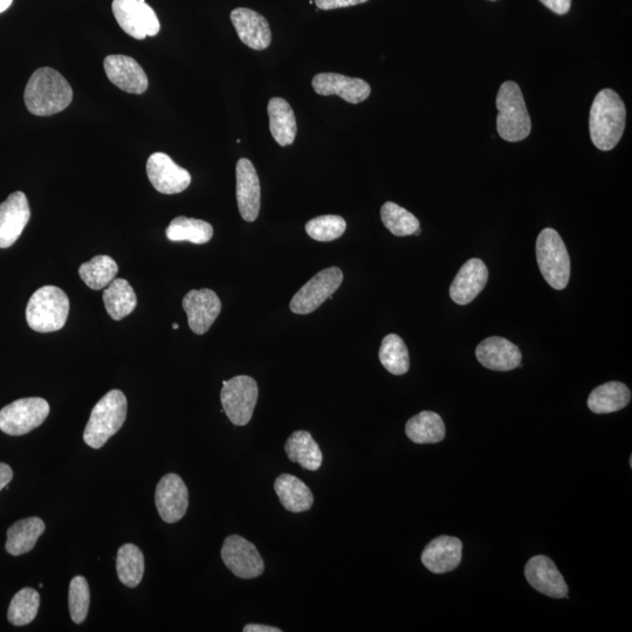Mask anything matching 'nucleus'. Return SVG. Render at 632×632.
<instances>
[{
  "instance_id": "nucleus-1",
  "label": "nucleus",
  "mask_w": 632,
  "mask_h": 632,
  "mask_svg": "<svg viewBox=\"0 0 632 632\" xmlns=\"http://www.w3.org/2000/svg\"><path fill=\"white\" fill-rule=\"evenodd\" d=\"M24 100L33 115L51 116L71 105L73 89L58 71L39 68L27 82Z\"/></svg>"
},
{
  "instance_id": "nucleus-2",
  "label": "nucleus",
  "mask_w": 632,
  "mask_h": 632,
  "mask_svg": "<svg viewBox=\"0 0 632 632\" xmlns=\"http://www.w3.org/2000/svg\"><path fill=\"white\" fill-rule=\"evenodd\" d=\"M627 109L621 96L606 88L596 95L589 114V132L594 146L602 151L613 150L621 141Z\"/></svg>"
},
{
  "instance_id": "nucleus-3",
  "label": "nucleus",
  "mask_w": 632,
  "mask_h": 632,
  "mask_svg": "<svg viewBox=\"0 0 632 632\" xmlns=\"http://www.w3.org/2000/svg\"><path fill=\"white\" fill-rule=\"evenodd\" d=\"M127 409L125 394L120 390L109 391L92 410L84 432L85 443L95 450L103 448L125 424Z\"/></svg>"
},
{
  "instance_id": "nucleus-4",
  "label": "nucleus",
  "mask_w": 632,
  "mask_h": 632,
  "mask_svg": "<svg viewBox=\"0 0 632 632\" xmlns=\"http://www.w3.org/2000/svg\"><path fill=\"white\" fill-rule=\"evenodd\" d=\"M497 129L501 139L507 142L526 140L531 134L532 121L528 114L524 95L514 81H506L497 95Z\"/></svg>"
},
{
  "instance_id": "nucleus-5",
  "label": "nucleus",
  "mask_w": 632,
  "mask_h": 632,
  "mask_svg": "<svg viewBox=\"0 0 632 632\" xmlns=\"http://www.w3.org/2000/svg\"><path fill=\"white\" fill-rule=\"evenodd\" d=\"M70 300L61 288L44 286L34 293L26 307V321L33 331L52 333L66 325Z\"/></svg>"
},
{
  "instance_id": "nucleus-6",
  "label": "nucleus",
  "mask_w": 632,
  "mask_h": 632,
  "mask_svg": "<svg viewBox=\"0 0 632 632\" xmlns=\"http://www.w3.org/2000/svg\"><path fill=\"white\" fill-rule=\"evenodd\" d=\"M537 259L542 277L554 290H565L570 278V258L565 243L553 229H544L537 239Z\"/></svg>"
},
{
  "instance_id": "nucleus-7",
  "label": "nucleus",
  "mask_w": 632,
  "mask_h": 632,
  "mask_svg": "<svg viewBox=\"0 0 632 632\" xmlns=\"http://www.w3.org/2000/svg\"><path fill=\"white\" fill-rule=\"evenodd\" d=\"M48 415L50 404L44 398H22L0 411V430L6 435L23 436L39 428Z\"/></svg>"
},
{
  "instance_id": "nucleus-8",
  "label": "nucleus",
  "mask_w": 632,
  "mask_h": 632,
  "mask_svg": "<svg viewBox=\"0 0 632 632\" xmlns=\"http://www.w3.org/2000/svg\"><path fill=\"white\" fill-rule=\"evenodd\" d=\"M258 396V384L250 376L240 375L223 382L221 401L232 424L244 427L251 421Z\"/></svg>"
},
{
  "instance_id": "nucleus-9",
  "label": "nucleus",
  "mask_w": 632,
  "mask_h": 632,
  "mask_svg": "<svg viewBox=\"0 0 632 632\" xmlns=\"http://www.w3.org/2000/svg\"><path fill=\"white\" fill-rule=\"evenodd\" d=\"M343 281V273L339 267H328L322 270L294 295L290 308L295 314H311L327 299L339 290Z\"/></svg>"
},
{
  "instance_id": "nucleus-10",
  "label": "nucleus",
  "mask_w": 632,
  "mask_h": 632,
  "mask_svg": "<svg viewBox=\"0 0 632 632\" xmlns=\"http://www.w3.org/2000/svg\"><path fill=\"white\" fill-rule=\"evenodd\" d=\"M113 13L121 29L137 40L155 37L160 32V20L146 0H114Z\"/></svg>"
},
{
  "instance_id": "nucleus-11",
  "label": "nucleus",
  "mask_w": 632,
  "mask_h": 632,
  "mask_svg": "<svg viewBox=\"0 0 632 632\" xmlns=\"http://www.w3.org/2000/svg\"><path fill=\"white\" fill-rule=\"evenodd\" d=\"M222 559L225 566L240 579H256L263 575L265 570L264 561L257 547L239 535H230L225 539Z\"/></svg>"
},
{
  "instance_id": "nucleus-12",
  "label": "nucleus",
  "mask_w": 632,
  "mask_h": 632,
  "mask_svg": "<svg viewBox=\"0 0 632 632\" xmlns=\"http://www.w3.org/2000/svg\"><path fill=\"white\" fill-rule=\"evenodd\" d=\"M155 504L160 517L167 524L180 521L189 506V492L183 479L175 473L164 476L156 487Z\"/></svg>"
},
{
  "instance_id": "nucleus-13",
  "label": "nucleus",
  "mask_w": 632,
  "mask_h": 632,
  "mask_svg": "<svg viewBox=\"0 0 632 632\" xmlns=\"http://www.w3.org/2000/svg\"><path fill=\"white\" fill-rule=\"evenodd\" d=\"M147 174L153 187L164 195L181 194L191 183L189 171L177 166L171 157L164 153L150 155Z\"/></svg>"
},
{
  "instance_id": "nucleus-14",
  "label": "nucleus",
  "mask_w": 632,
  "mask_h": 632,
  "mask_svg": "<svg viewBox=\"0 0 632 632\" xmlns=\"http://www.w3.org/2000/svg\"><path fill=\"white\" fill-rule=\"evenodd\" d=\"M182 305L188 315L189 327L197 335L208 332L222 311L221 299L209 288L190 291Z\"/></svg>"
},
{
  "instance_id": "nucleus-15",
  "label": "nucleus",
  "mask_w": 632,
  "mask_h": 632,
  "mask_svg": "<svg viewBox=\"0 0 632 632\" xmlns=\"http://www.w3.org/2000/svg\"><path fill=\"white\" fill-rule=\"evenodd\" d=\"M31 218L27 197L22 191L13 192L0 204V249L15 244Z\"/></svg>"
},
{
  "instance_id": "nucleus-16",
  "label": "nucleus",
  "mask_w": 632,
  "mask_h": 632,
  "mask_svg": "<svg viewBox=\"0 0 632 632\" xmlns=\"http://www.w3.org/2000/svg\"><path fill=\"white\" fill-rule=\"evenodd\" d=\"M525 576L537 592L553 599H568L567 583L548 556L537 555L528 561Z\"/></svg>"
},
{
  "instance_id": "nucleus-17",
  "label": "nucleus",
  "mask_w": 632,
  "mask_h": 632,
  "mask_svg": "<svg viewBox=\"0 0 632 632\" xmlns=\"http://www.w3.org/2000/svg\"><path fill=\"white\" fill-rule=\"evenodd\" d=\"M312 85L316 94L329 96L338 95L341 99L357 105L366 101L372 93V87L367 81L349 78L338 73L316 74Z\"/></svg>"
},
{
  "instance_id": "nucleus-18",
  "label": "nucleus",
  "mask_w": 632,
  "mask_h": 632,
  "mask_svg": "<svg viewBox=\"0 0 632 632\" xmlns=\"http://www.w3.org/2000/svg\"><path fill=\"white\" fill-rule=\"evenodd\" d=\"M237 202L240 216L244 221H256L260 212V181L253 163L242 158L237 163Z\"/></svg>"
},
{
  "instance_id": "nucleus-19",
  "label": "nucleus",
  "mask_w": 632,
  "mask_h": 632,
  "mask_svg": "<svg viewBox=\"0 0 632 632\" xmlns=\"http://www.w3.org/2000/svg\"><path fill=\"white\" fill-rule=\"evenodd\" d=\"M489 270L483 260H467L450 286V297L457 305H469L484 290Z\"/></svg>"
},
{
  "instance_id": "nucleus-20",
  "label": "nucleus",
  "mask_w": 632,
  "mask_h": 632,
  "mask_svg": "<svg viewBox=\"0 0 632 632\" xmlns=\"http://www.w3.org/2000/svg\"><path fill=\"white\" fill-rule=\"evenodd\" d=\"M105 71L109 80L130 94H143L148 89L146 72L136 60L127 56H108L105 59Z\"/></svg>"
},
{
  "instance_id": "nucleus-21",
  "label": "nucleus",
  "mask_w": 632,
  "mask_h": 632,
  "mask_svg": "<svg viewBox=\"0 0 632 632\" xmlns=\"http://www.w3.org/2000/svg\"><path fill=\"white\" fill-rule=\"evenodd\" d=\"M231 22L238 37L246 46L254 51H264L271 45L272 33L266 18L258 12L238 8L231 12Z\"/></svg>"
},
{
  "instance_id": "nucleus-22",
  "label": "nucleus",
  "mask_w": 632,
  "mask_h": 632,
  "mask_svg": "<svg viewBox=\"0 0 632 632\" xmlns=\"http://www.w3.org/2000/svg\"><path fill=\"white\" fill-rule=\"evenodd\" d=\"M480 363L494 372H510L520 367L522 354L518 346L499 336H492L480 342L476 349Z\"/></svg>"
},
{
  "instance_id": "nucleus-23",
  "label": "nucleus",
  "mask_w": 632,
  "mask_h": 632,
  "mask_svg": "<svg viewBox=\"0 0 632 632\" xmlns=\"http://www.w3.org/2000/svg\"><path fill=\"white\" fill-rule=\"evenodd\" d=\"M463 544L458 538L442 535L432 540L422 553V562L431 573L452 572L462 562Z\"/></svg>"
},
{
  "instance_id": "nucleus-24",
  "label": "nucleus",
  "mask_w": 632,
  "mask_h": 632,
  "mask_svg": "<svg viewBox=\"0 0 632 632\" xmlns=\"http://www.w3.org/2000/svg\"><path fill=\"white\" fill-rule=\"evenodd\" d=\"M274 490L288 512H307L313 506L312 491L302 480L291 474H281L274 483Z\"/></svg>"
},
{
  "instance_id": "nucleus-25",
  "label": "nucleus",
  "mask_w": 632,
  "mask_h": 632,
  "mask_svg": "<svg viewBox=\"0 0 632 632\" xmlns=\"http://www.w3.org/2000/svg\"><path fill=\"white\" fill-rule=\"evenodd\" d=\"M273 139L281 147L291 146L297 136L298 126L293 109L285 99L273 98L267 107Z\"/></svg>"
},
{
  "instance_id": "nucleus-26",
  "label": "nucleus",
  "mask_w": 632,
  "mask_h": 632,
  "mask_svg": "<svg viewBox=\"0 0 632 632\" xmlns=\"http://www.w3.org/2000/svg\"><path fill=\"white\" fill-rule=\"evenodd\" d=\"M631 391L621 382H608L595 388L588 398V408L594 414H611L628 407Z\"/></svg>"
},
{
  "instance_id": "nucleus-27",
  "label": "nucleus",
  "mask_w": 632,
  "mask_h": 632,
  "mask_svg": "<svg viewBox=\"0 0 632 632\" xmlns=\"http://www.w3.org/2000/svg\"><path fill=\"white\" fill-rule=\"evenodd\" d=\"M45 528V522L37 517L17 521L9 528L6 551L13 556L31 552Z\"/></svg>"
},
{
  "instance_id": "nucleus-28",
  "label": "nucleus",
  "mask_w": 632,
  "mask_h": 632,
  "mask_svg": "<svg viewBox=\"0 0 632 632\" xmlns=\"http://www.w3.org/2000/svg\"><path fill=\"white\" fill-rule=\"evenodd\" d=\"M285 451L288 459L298 463L302 469L318 471L322 465V452L318 443L307 431H295L287 439Z\"/></svg>"
},
{
  "instance_id": "nucleus-29",
  "label": "nucleus",
  "mask_w": 632,
  "mask_h": 632,
  "mask_svg": "<svg viewBox=\"0 0 632 632\" xmlns=\"http://www.w3.org/2000/svg\"><path fill=\"white\" fill-rule=\"evenodd\" d=\"M405 434L416 444H436L445 438L446 429L441 416L434 411H422L409 419Z\"/></svg>"
},
{
  "instance_id": "nucleus-30",
  "label": "nucleus",
  "mask_w": 632,
  "mask_h": 632,
  "mask_svg": "<svg viewBox=\"0 0 632 632\" xmlns=\"http://www.w3.org/2000/svg\"><path fill=\"white\" fill-rule=\"evenodd\" d=\"M106 311L115 321L132 314L137 305L136 294L126 279H114L103 292Z\"/></svg>"
},
{
  "instance_id": "nucleus-31",
  "label": "nucleus",
  "mask_w": 632,
  "mask_h": 632,
  "mask_svg": "<svg viewBox=\"0 0 632 632\" xmlns=\"http://www.w3.org/2000/svg\"><path fill=\"white\" fill-rule=\"evenodd\" d=\"M170 242H189L196 245L209 243L214 237V228L201 219L177 217L166 231Z\"/></svg>"
},
{
  "instance_id": "nucleus-32",
  "label": "nucleus",
  "mask_w": 632,
  "mask_h": 632,
  "mask_svg": "<svg viewBox=\"0 0 632 632\" xmlns=\"http://www.w3.org/2000/svg\"><path fill=\"white\" fill-rule=\"evenodd\" d=\"M146 563L139 547L133 544L123 545L116 556V570L120 581L128 588L140 585Z\"/></svg>"
},
{
  "instance_id": "nucleus-33",
  "label": "nucleus",
  "mask_w": 632,
  "mask_h": 632,
  "mask_svg": "<svg viewBox=\"0 0 632 632\" xmlns=\"http://www.w3.org/2000/svg\"><path fill=\"white\" fill-rule=\"evenodd\" d=\"M119 266L108 256H96L79 269L80 278L94 291L106 288L118 276Z\"/></svg>"
},
{
  "instance_id": "nucleus-34",
  "label": "nucleus",
  "mask_w": 632,
  "mask_h": 632,
  "mask_svg": "<svg viewBox=\"0 0 632 632\" xmlns=\"http://www.w3.org/2000/svg\"><path fill=\"white\" fill-rule=\"evenodd\" d=\"M379 356L382 366L390 374L400 376L409 372V350L400 336L396 334L387 335L382 341Z\"/></svg>"
},
{
  "instance_id": "nucleus-35",
  "label": "nucleus",
  "mask_w": 632,
  "mask_h": 632,
  "mask_svg": "<svg viewBox=\"0 0 632 632\" xmlns=\"http://www.w3.org/2000/svg\"><path fill=\"white\" fill-rule=\"evenodd\" d=\"M381 219L384 226L397 237L415 235L418 230H421L418 219L411 212L393 202H387L382 206Z\"/></svg>"
},
{
  "instance_id": "nucleus-36",
  "label": "nucleus",
  "mask_w": 632,
  "mask_h": 632,
  "mask_svg": "<svg viewBox=\"0 0 632 632\" xmlns=\"http://www.w3.org/2000/svg\"><path fill=\"white\" fill-rule=\"evenodd\" d=\"M40 595L36 589L24 588L13 596L8 611V620L16 627L30 624L37 617Z\"/></svg>"
},
{
  "instance_id": "nucleus-37",
  "label": "nucleus",
  "mask_w": 632,
  "mask_h": 632,
  "mask_svg": "<svg viewBox=\"0 0 632 632\" xmlns=\"http://www.w3.org/2000/svg\"><path fill=\"white\" fill-rule=\"evenodd\" d=\"M347 230L345 219L340 216L327 215L312 219L306 224L307 235L316 242H333L343 236Z\"/></svg>"
},
{
  "instance_id": "nucleus-38",
  "label": "nucleus",
  "mask_w": 632,
  "mask_h": 632,
  "mask_svg": "<svg viewBox=\"0 0 632 632\" xmlns=\"http://www.w3.org/2000/svg\"><path fill=\"white\" fill-rule=\"evenodd\" d=\"M91 604V592H89L88 582L84 576L73 577L68 592V607L72 621L75 624L84 623Z\"/></svg>"
},
{
  "instance_id": "nucleus-39",
  "label": "nucleus",
  "mask_w": 632,
  "mask_h": 632,
  "mask_svg": "<svg viewBox=\"0 0 632 632\" xmlns=\"http://www.w3.org/2000/svg\"><path fill=\"white\" fill-rule=\"evenodd\" d=\"M368 0H314V3L320 10H336L342 8H350V6H356L363 3H367Z\"/></svg>"
},
{
  "instance_id": "nucleus-40",
  "label": "nucleus",
  "mask_w": 632,
  "mask_h": 632,
  "mask_svg": "<svg viewBox=\"0 0 632 632\" xmlns=\"http://www.w3.org/2000/svg\"><path fill=\"white\" fill-rule=\"evenodd\" d=\"M540 3L559 16L567 15L572 8V0H540Z\"/></svg>"
},
{
  "instance_id": "nucleus-41",
  "label": "nucleus",
  "mask_w": 632,
  "mask_h": 632,
  "mask_svg": "<svg viewBox=\"0 0 632 632\" xmlns=\"http://www.w3.org/2000/svg\"><path fill=\"white\" fill-rule=\"evenodd\" d=\"M13 471L8 464L0 463V491L11 483Z\"/></svg>"
},
{
  "instance_id": "nucleus-42",
  "label": "nucleus",
  "mask_w": 632,
  "mask_h": 632,
  "mask_svg": "<svg viewBox=\"0 0 632 632\" xmlns=\"http://www.w3.org/2000/svg\"><path fill=\"white\" fill-rule=\"evenodd\" d=\"M244 632H281V629L269 627L263 624H247L243 629Z\"/></svg>"
},
{
  "instance_id": "nucleus-43",
  "label": "nucleus",
  "mask_w": 632,
  "mask_h": 632,
  "mask_svg": "<svg viewBox=\"0 0 632 632\" xmlns=\"http://www.w3.org/2000/svg\"><path fill=\"white\" fill-rule=\"evenodd\" d=\"M13 0H0V13L8 10Z\"/></svg>"
},
{
  "instance_id": "nucleus-44",
  "label": "nucleus",
  "mask_w": 632,
  "mask_h": 632,
  "mask_svg": "<svg viewBox=\"0 0 632 632\" xmlns=\"http://www.w3.org/2000/svg\"><path fill=\"white\" fill-rule=\"evenodd\" d=\"M173 328H174V329H175V331H176V329L180 328V326H178L177 324H174V325H173Z\"/></svg>"
},
{
  "instance_id": "nucleus-45",
  "label": "nucleus",
  "mask_w": 632,
  "mask_h": 632,
  "mask_svg": "<svg viewBox=\"0 0 632 632\" xmlns=\"http://www.w3.org/2000/svg\"><path fill=\"white\" fill-rule=\"evenodd\" d=\"M489 2H498V0H489Z\"/></svg>"
}]
</instances>
